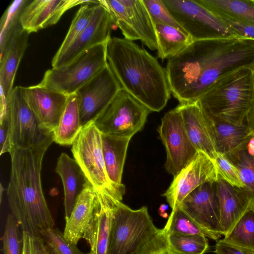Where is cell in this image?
<instances>
[{
	"label": "cell",
	"mask_w": 254,
	"mask_h": 254,
	"mask_svg": "<svg viewBox=\"0 0 254 254\" xmlns=\"http://www.w3.org/2000/svg\"><path fill=\"white\" fill-rule=\"evenodd\" d=\"M254 66V40L244 38L193 41L168 59L166 70L171 93L180 104L197 101L221 77Z\"/></svg>",
	"instance_id": "cell-1"
},
{
	"label": "cell",
	"mask_w": 254,
	"mask_h": 254,
	"mask_svg": "<svg viewBox=\"0 0 254 254\" xmlns=\"http://www.w3.org/2000/svg\"><path fill=\"white\" fill-rule=\"evenodd\" d=\"M54 141L53 135L41 144L27 149L15 148L9 154L8 205L22 231L37 237L55 226L43 191L41 175L44 155Z\"/></svg>",
	"instance_id": "cell-2"
},
{
	"label": "cell",
	"mask_w": 254,
	"mask_h": 254,
	"mask_svg": "<svg viewBox=\"0 0 254 254\" xmlns=\"http://www.w3.org/2000/svg\"><path fill=\"white\" fill-rule=\"evenodd\" d=\"M108 63L121 88L151 112L166 105L171 90L166 68L145 49L125 38L111 37Z\"/></svg>",
	"instance_id": "cell-3"
},
{
	"label": "cell",
	"mask_w": 254,
	"mask_h": 254,
	"mask_svg": "<svg viewBox=\"0 0 254 254\" xmlns=\"http://www.w3.org/2000/svg\"><path fill=\"white\" fill-rule=\"evenodd\" d=\"M254 66L239 68L221 77L197 101L213 120L244 124L253 87Z\"/></svg>",
	"instance_id": "cell-4"
},
{
	"label": "cell",
	"mask_w": 254,
	"mask_h": 254,
	"mask_svg": "<svg viewBox=\"0 0 254 254\" xmlns=\"http://www.w3.org/2000/svg\"><path fill=\"white\" fill-rule=\"evenodd\" d=\"M160 230L146 206L132 209L118 200L113 210L108 254H137Z\"/></svg>",
	"instance_id": "cell-5"
},
{
	"label": "cell",
	"mask_w": 254,
	"mask_h": 254,
	"mask_svg": "<svg viewBox=\"0 0 254 254\" xmlns=\"http://www.w3.org/2000/svg\"><path fill=\"white\" fill-rule=\"evenodd\" d=\"M74 159L95 190H106L121 201L125 186L112 184L108 178L105 165L101 133L92 120L83 126L72 144Z\"/></svg>",
	"instance_id": "cell-6"
},
{
	"label": "cell",
	"mask_w": 254,
	"mask_h": 254,
	"mask_svg": "<svg viewBox=\"0 0 254 254\" xmlns=\"http://www.w3.org/2000/svg\"><path fill=\"white\" fill-rule=\"evenodd\" d=\"M108 42L86 51L67 65L47 70L38 84L68 96L75 93L107 64Z\"/></svg>",
	"instance_id": "cell-7"
},
{
	"label": "cell",
	"mask_w": 254,
	"mask_h": 254,
	"mask_svg": "<svg viewBox=\"0 0 254 254\" xmlns=\"http://www.w3.org/2000/svg\"><path fill=\"white\" fill-rule=\"evenodd\" d=\"M176 21L193 40L241 38L222 18L196 0H162Z\"/></svg>",
	"instance_id": "cell-8"
},
{
	"label": "cell",
	"mask_w": 254,
	"mask_h": 254,
	"mask_svg": "<svg viewBox=\"0 0 254 254\" xmlns=\"http://www.w3.org/2000/svg\"><path fill=\"white\" fill-rule=\"evenodd\" d=\"M150 112L122 89L92 121L101 133L131 138L143 128Z\"/></svg>",
	"instance_id": "cell-9"
},
{
	"label": "cell",
	"mask_w": 254,
	"mask_h": 254,
	"mask_svg": "<svg viewBox=\"0 0 254 254\" xmlns=\"http://www.w3.org/2000/svg\"><path fill=\"white\" fill-rule=\"evenodd\" d=\"M3 119L8 123L12 151L38 145L54 135L41 127L24 99L20 86L13 88L6 99L5 113L0 117Z\"/></svg>",
	"instance_id": "cell-10"
},
{
	"label": "cell",
	"mask_w": 254,
	"mask_h": 254,
	"mask_svg": "<svg viewBox=\"0 0 254 254\" xmlns=\"http://www.w3.org/2000/svg\"><path fill=\"white\" fill-rule=\"evenodd\" d=\"M99 3L109 10L125 39L140 40L150 50H157L154 25L143 0H99Z\"/></svg>",
	"instance_id": "cell-11"
},
{
	"label": "cell",
	"mask_w": 254,
	"mask_h": 254,
	"mask_svg": "<svg viewBox=\"0 0 254 254\" xmlns=\"http://www.w3.org/2000/svg\"><path fill=\"white\" fill-rule=\"evenodd\" d=\"M157 130L166 149L165 169L175 177L197 151L187 134L182 115L177 107L164 115Z\"/></svg>",
	"instance_id": "cell-12"
},
{
	"label": "cell",
	"mask_w": 254,
	"mask_h": 254,
	"mask_svg": "<svg viewBox=\"0 0 254 254\" xmlns=\"http://www.w3.org/2000/svg\"><path fill=\"white\" fill-rule=\"evenodd\" d=\"M219 179L215 160L198 151L191 161L174 177L170 187L162 195L172 210L179 207L191 191L204 183L216 182Z\"/></svg>",
	"instance_id": "cell-13"
},
{
	"label": "cell",
	"mask_w": 254,
	"mask_h": 254,
	"mask_svg": "<svg viewBox=\"0 0 254 254\" xmlns=\"http://www.w3.org/2000/svg\"><path fill=\"white\" fill-rule=\"evenodd\" d=\"M121 89V86L108 63L75 93L82 126L93 120Z\"/></svg>",
	"instance_id": "cell-14"
},
{
	"label": "cell",
	"mask_w": 254,
	"mask_h": 254,
	"mask_svg": "<svg viewBox=\"0 0 254 254\" xmlns=\"http://www.w3.org/2000/svg\"><path fill=\"white\" fill-rule=\"evenodd\" d=\"M204 231L208 238L219 240L220 213L216 182L203 184L188 194L179 206Z\"/></svg>",
	"instance_id": "cell-15"
},
{
	"label": "cell",
	"mask_w": 254,
	"mask_h": 254,
	"mask_svg": "<svg viewBox=\"0 0 254 254\" xmlns=\"http://www.w3.org/2000/svg\"><path fill=\"white\" fill-rule=\"evenodd\" d=\"M113 20L107 8L98 3L86 27L63 53L55 54L52 61L53 68L67 65L86 51L111 38Z\"/></svg>",
	"instance_id": "cell-16"
},
{
	"label": "cell",
	"mask_w": 254,
	"mask_h": 254,
	"mask_svg": "<svg viewBox=\"0 0 254 254\" xmlns=\"http://www.w3.org/2000/svg\"><path fill=\"white\" fill-rule=\"evenodd\" d=\"M20 88L24 99L41 127L54 132L66 106L68 95L39 84Z\"/></svg>",
	"instance_id": "cell-17"
},
{
	"label": "cell",
	"mask_w": 254,
	"mask_h": 254,
	"mask_svg": "<svg viewBox=\"0 0 254 254\" xmlns=\"http://www.w3.org/2000/svg\"><path fill=\"white\" fill-rule=\"evenodd\" d=\"M183 118L187 134L194 148L215 160L217 152L213 121L198 102L177 107Z\"/></svg>",
	"instance_id": "cell-18"
},
{
	"label": "cell",
	"mask_w": 254,
	"mask_h": 254,
	"mask_svg": "<svg viewBox=\"0 0 254 254\" xmlns=\"http://www.w3.org/2000/svg\"><path fill=\"white\" fill-rule=\"evenodd\" d=\"M95 0H34L23 8L20 21L23 30L29 34L56 24L69 9Z\"/></svg>",
	"instance_id": "cell-19"
},
{
	"label": "cell",
	"mask_w": 254,
	"mask_h": 254,
	"mask_svg": "<svg viewBox=\"0 0 254 254\" xmlns=\"http://www.w3.org/2000/svg\"><path fill=\"white\" fill-rule=\"evenodd\" d=\"M95 190L97 205L93 220L83 238L89 245L91 254H108L113 210L119 200L105 190Z\"/></svg>",
	"instance_id": "cell-20"
},
{
	"label": "cell",
	"mask_w": 254,
	"mask_h": 254,
	"mask_svg": "<svg viewBox=\"0 0 254 254\" xmlns=\"http://www.w3.org/2000/svg\"><path fill=\"white\" fill-rule=\"evenodd\" d=\"M216 187L220 213L218 233L225 236L250 208V200L244 188L234 187L219 177Z\"/></svg>",
	"instance_id": "cell-21"
},
{
	"label": "cell",
	"mask_w": 254,
	"mask_h": 254,
	"mask_svg": "<svg viewBox=\"0 0 254 254\" xmlns=\"http://www.w3.org/2000/svg\"><path fill=\"white\" fill-rule=\"evenodd\" d=\"M97 203V193L91 185L78 196L70 216L65 219L64 235L76 245L83 238L91 224Z\"/></svg>",
	"instance_id": "cell-22"
},
{
	"label": "cell",
	"mask_w": 254,
	"mask_h": 254,
	"mask_svg": "<svg viewBox=\"0 0 254 254\" xmlns=\"http://www.w3.org/2000/svg\"><path fill=\"white\" fill-rule=\"evenodd\" d=\"M55 171L64 187L65 219L70 216L79 194L91 184L75 159L65 153L59 157Z\"/></svg>",
	"instance_id": "cell-23"
},
{
	"label": "cell",
	"mask_w": 254,
	"mask_h": 254,
	"mask_svg": "<svg viewBox=\"0 0 254 254\" xmlns=\"http://www.w3.org/2000/svg\"><path fill=\"white\" fill-rule=\"evenodd\" d=\"M213 121L215 147L217 153L226 156L245 149L253 136L246 124H233L225 122Z\"/></svg>",
	"instance_id": "cell-24"
},
{
	"label": "cell",
	"mask_w": 254,
	"mask_h": 254,
	"mask_svg": "<svg viewBox=\"0 0 254 254\" xmlns=\"http://www.w3.org/2000/svg\"><path fill=\"white\" fill-rule=\"evenodd\" d=\"M29 34L24 31L10 44L4 56L0 59V95L6 99L12 92L16 71L28 47Z\"/></svg>",
	"instance_id": "cell-25"
},
{
	"label": "cell",
	"mask_w": 254,
	"mask_h": 254,
	"mask_svg": "<svg viewBox=\"0 0 254 254\" xmlns=\"http://www.w3.org/2000/svg\"><path fill=\"white\" fill-rule=\"evenodd\" d=\"M103 158L110 182L122 185V178L127 147L130 138L101 133Z\"/></svg>",
	"instance_id": "cell-26"
},
{
	"label": "cell",
	"mask_w": 254,
	"mask_h": 254,
	"mask_svg": "<svg viewBox=\"0 0 254 254\" xmlns=\"http://www.w3.org/2000/svg\"><path fill=\"white\" fill-rule=\"evenodd\" d=\"M83 127L77 95H68L58 126L54 131V142L61 145H72Z\"/></svg>",
	"instance_id": "cell-27"
},
{
	"label": "cell",
	"mask_w": 254,
	"mask_h": 254,
	"mask_svg": "<svg viewBox=\"0 0 254 254\" xmlns=\"http://www.w3.org/2000/svg\"><path fill=\"white\" fill-rule=\"evenodd\" d=\"M157 42V56L162 60L170 59L193 41L184 31L171 26L154 23Z\"/></svg>",
	"instance_id": "cell-28"
},
{
	"label": "cell",
	"mask_w": 254,
	"mask_h": 254,
	"mask_svg": "<svg viewBox=\"0 0 254 254\" xmlns=\"http://www.w3.org/2000/svg\"><path fill=\"white\" fill-rule=\"evenodd\" d=\"M30 1L14 0L2 14L0 22V59L4 56L13 39L24 31L20 21V14Z\"/></svg>",
	"instance_id": "cell-29"
},
{
	"label": "cell",
	"mask_w": 254,
	"mask_h": 254,
	"mask_svg": "<svg viewBox=\"0 0 254 254\" xmlns=\"http://www.w3.org/2000/svg\"><path fill=\"white\" fill-rule=\"evenodd\" d=\"M217 14L254 23V0H196Z\"/></svg>",
	"instance_id": "cell-30"
},
{
	"label": "cell",
	"mask_w": 254,
	"mask_h": 254,
	"mask_svg": "<svg viewBox=\"0 0 254 254\" xmlns=\"http://www.w3.org/2000/svg\"><path fill=\"white\" fill-rule=\"evenodd\" d=\"M222 240L254 252V209L249 208Z\"/></svg>",
	"instance_id": "cell-31"
},
{
	"label": "cell",
	"mask_w": 254,
	"mask_h": 254,
	"mask_svg": "<svg viewBox=\"0 0 254 254\" xmlns=\"http://www.w3.org/2000/svg\"><path fill=\"white\" fill-rule=\"evenodd\" d=\"M238 168L250 200V208L254 209V156L247 148L227 156Z\"/></svg>",
	"instance_id": "cell-32"
},
{
	"label": "cell",
	"mask_w": 254,
	"mask_h": 254,
	"mask_svg": "<svg viewBox=\"0 0 254 254\" xmlns=\"http://www.w3.org/2000/svg\"><path fill=\"white\" fill-rule=\"evenodd\" d=\"M99 0L81 5L72 20L67 34L56 54L64 52L90 22Z\"/></svg>",
	"instance_id": "cell-33"
},
{
	"label": "cell",
	"mask_w": 254,
	"mask_h": 254,
	"mask_svg": "<svg viewBox=\"0 0 254 254\" xmlns=\"http://www.w3.org/2000/svg\"><path fill=\"white\" fill-rule=\"evenodd\" d=\"M166 235L171 247L180 254H204L208 250L207 237L204 235Z\"/></svg>",
	"instance_id": "cell-34"
},
{
	"label": "cell",
	"mask_w": 254,
	"mask_h": 254,
	"mask_svg": "<svg viewBox=\"0 0 254 254\" xmlns=\"http://www.w3.org/2000/svg\"><path fill=\"white\" fill-rule=\"evenodd\" d=\"M163 229L166 234L203 235L208 238L207 234L179 206L172 210Z\"/></svg>",
	"instance_id": "cell-35"
},
{
	"label": "cell",
	"mask_w": 254,
	"mask_h": 254,
	"mask_svg": "<svg viewBox=\"0 0 254 254\" xmlns=\"http://www.w3.org/2000/svg\"><path fill=\"white\" fill-rule=\"evenodd\" d=\"M41 238L51 254H85L78 249L77 245L67 240L58 228L43 231Z\"/></svg>",
	"instance_id": "cell-36"
},
{
	"label": "cell",
	"mask_w": 254,
	"mask_h": 254,
	"mask_svg": "<svg viewBox=\"0 0 254 254\" xmlns=\"http://www.w3.org/2000/svg\"><path fill=\"white\" fill-rule=\"evenodd\" d=\"M19 226L14 216L8 214L1 238L3 254H23L22 240L19 238Z\"/></svg>",
	"instance_id": "cell-37"
},
{
	"label": "cell",
	"mask_w": 254,
	"mask_h": 254,
	"mask_svg": "<svg viewBox=\"0 0 254 254\" xmlns=\"http://www.w3.org/2000/svg\"><path fill=\"white\" fill-rule=\"evenodd\" d=\"M215 161L220 178L234 187L245 188L239 170L226 155L217 153Z\"/></svg>",
	"instance_id": "cell-38"
},
{
	"label": "cell",
	"mask_w": 254,
	"mask_h": 254,
	"mask_svg": "<svg viewBox=\"0 0 254 254\" xmlns=\"http://www.w3.org/2000/svg\"><path fill=\"white\" fill-rule=\"evenodd\" d=\"M143 2L154 24L167 25L184 31L164 4L162 0H143Z\"/></svg>",
	"instance_id": "cell-39"
},
{
	"label": "cell",
	"mask_w": 254,
	"mask_h": 254,
	"mask_svg": "<svg viewBox=\"0 0 254 254\" xmlns=\"http://www.w3.org/2000/svg\"><path fill=\"white\" fill-rule=\"evenodd\" d=\"M137 254H180L169 244L167 237L163 229L140 250Z\"/></svg>",
	"instance_id": "cell-40"
},
{
	"label": "cell",
	"mask_w": 254,
	"mask_h": 254,
	"mask_svg": "<svg viewBox=\"0 0 254 254\" xmlns=\"http://www.w3.org/2000/svg\"><path fill=\"white\" fill-rule=\"evenodd\" d=\"M217 15L222 18L224 21L238 36L241 38H247L254 40V23L234 18L225 15Z\"/></svg>",
	"instance_id": "cell-41"
},
{
	"label": "cell",
	"mask_w": 254,
	"mask_h": 254,
	"mask_svg": "<svg viewBox=\"0 0 254 254\" xmlns=\"http://www.w3.org/2000/svg\"><path fill=\"white\" fill-rule=\"evenodd\" d=\"M23 254H51L41 237L22 231Z\"/></svg>",
	"instance_id": "cell-42"
},
{
	"label": "cell",
	"mask_w": 254,
	"mask_h": 254,
	"mask_svg": "<svg viewBox=\"0 0 254 254\" xmlns=\"http://www.w3.org/2000/svg\"><path fill=\"white\" fill-rule=\"evenodd\" d=\"M216 254H254V252L229 244L222 239L218 240L215 247Z\"/></svg>",
	"instance_id": "cell-43"
},
{
	"label": "cell",
	"mask_w": 254,
	"mask_h": 254,
	"mask_svg": "<svg viewBox=\"0 0 254 254\" xmlns=\"http://www.w3.org/2000/svg\"><path fill=\"white\" fill-rule=\"evenodd\" d=\"M0 155L5 153L10 154L12 151L9 140V128L5 119L0 120Z\"/></svg>",
	"instance_id": "cell-44"
},
{
	"label": "cell",
	"mask_w": 254,
	"mask_h": 254,
	"mask_svg": "<svg viewBox=\"0 0 254 254\" xmlns=\"http://www.w3.org/2000/svg\"><path fill=\"white\" fill-rule=\"evenodd\" d=\"M246 125L254 136V68L253 71V87L250 106L246 116Z\"/></svg>",
	"instance_id": "cell-45"
},
{
	"label": "cell",
	"mask_w": 254,
	"mask_h": 254,
	"mask_svg": "<svg viewBox=\"0 0 254 254\" xmlns=\"http://www.w3.org/2000/svg\"><path fill=\"white\" fill-rule=\"evenodd\" d=\"M247 150L249 154L254 156V136H253L247 145Z\"/></svg>",
	"instance_id": "cell-46"
},
{
	"label": "cell",
	"mask_w": 254,
	"mask_h": 254,
	"mask_svg": "<svg viewBox=\"0 0 254 254\" xmlns=\"http://www.w3.org/2000/svg\"><path fill=\"white\" fill-rule=\"evenodd\" d=\"M167 208L168 205L166 204H161L158 211L160 215L164 218H167L168 217V214L166 213V210L167 209Z\"/></svg>",
	"instance_id": "cell-47"
},
{
	"label": "cell",
	"mask_w": 254,
	"mask_h": 254,
	"mask_svg": "<svg viewBox=\"0 0 254 254\" xmlns=\"http://www.w3.org/2000/svg\"><path fill=\"white\" fill-rule=\"evenodd\" d=\"M4 190L3 187L2 186V184H0V203H1L2 200V192Z\"/></svg>",
	"instance_id": "cell-48"
},
{
	"label": "cell",
	"mask_w": 254,
	"mask_h": 254,
	"mask_svg": "<svg viewBox=\"0 0 254 254\" xmlns=\"http://www.w3.org/2000/svg\"><path fill=\"white\" fill-rule=\"evenodd\" d=\"M87 254H91V253L90 252H89V253H88Z\"/></svg>",
	"instance_id": "cell-49"
}]
</instances>
